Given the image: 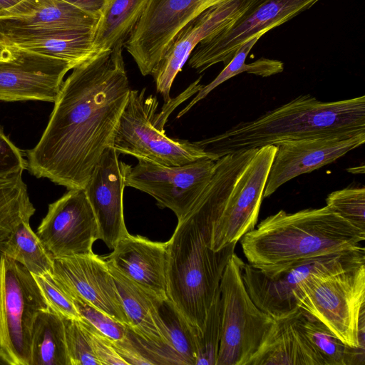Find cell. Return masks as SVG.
I'll return each mask as SVG.
<instances>
[{
  "label": "cell",
  "mask_w": 365,
  "mask_h": 365,
  "mask_svg": "<svg viewBox=\"0 0 365 365\" xmlns=\"http://www.w3.org/2000/svg\"><path fill=\"white\" fill-rule=\"evenodd\" d=\"M124 43L73 68L54 101L39 141L26 151V168L68 190L84 188L115 134L130 88Z\"/></svg>",
  "instance_id": "cell-1"
},
{
  "label": "cell",
  "mask_w": 365,
  "mask_h": 365,
  "mask_svg": "<svg viewBox=\"0 0 365 365\" xmlns=\"http://www.w3.org/2000/svg\"><path fill=\"white\" fill-rule=\"evenodd\" d=\"M240 240L247 263L270 276L303 261L356 248L365 231L326 205L293 213L279 210Z\"/></svg>",
  "instance_id": "cell-2"
},
{
  "label": "cell",
  "mask_w": 365,
  "mask_h": 365,
  "mask_svg": "<svg viewBox=\"0 0 365 365\" xmlns=\"http://www.w3.org/2000/svg\"><path fill=\"white\" fill-rule=\"evenodd\" d=\"M361 133H365L364 95L324 102L302 94L253 120L238 123L198 142L205 150L221 158L286 140Z\"/></svg>",
  "instance_id": "cell-3"
},
{
  "label": "cell",
  "mask_w": 365,
  "mask_h": 365,
  "mask_svg": "<svg viewBox=\"0 0 365 365\" xmlns=\"http://www.w3.org/2000/svg\"><path fill=\"white\" fill-rule=\"evenodd\" d=\"M212 221L197 206L167 242V297L189 324L202 332L208 310L237 243L210 247Z\"/></svg>",
  "instance_id": "cell-4"
},
{
  "label": "cell",
  "mask_w": 365,
  "mask_h": 365,
  "mask_svg": "<svg viewBox=\"0 0 365 365\" xmlns=\"http://www.w3.org/2000/svg\"><path fill=\"white\" fill-rule=\"evenodd\" d=\"M202 86L197 78L180 95L164 103L160 111L158 98L147 96L145 88L131 89L115 134L116 152L166 166H180L201 159L218 160L198 141L170 138L164 129L172 112Z\"/></svg>",
  "instance_id": "cell-5"
},
{
  "label": "cell",
  "mask_w": 365,
  "mask_h": 365,
  "mask_svg": "<svg viewBox=\"0 0 365 365\" xmlns=\"http://www.w3.org/2000/svg\"><path fill=\"white\" fill-rule=\"evenodd\" d=\"M293 294L299 308L327 326L346 345L360 347L359 323L365 316V264L311 275Z\"/></svg>",
  "instance_id": "cell-6"
},
{
  "label": "cell",
  "mask_w": 365,
  "mask_h": 365,
  "mask_svg": "<svg viewBox=\"0 0 365 365\" xmlns=\"http://www.w3.org/2000/svg\"><path fill=\"white\" fill-rule=\"evenodd\" d=\"M245 264L234 252L221 278V334L216 365H247L274 322L250 298L242 279Z\"/></svg>",
  "instance_id": "cell-7"
},
{
  "label": "cell",
  "mask_w": 365,
  "mask_h": 365,
  "mask_svg": "<svg viewBox=\"0 0 365 365\" xmlns=\"http://www.w3.org/2000/svg\"><path fill=\"white\" fill-rule=\"evenodd\" d=\"M48 307L34 275L0 256V347L14 365H30L31 340L38 313Z\"/></svg>",
  "instance_id": "cell-8"
},
{
  "label": "cell",
  "mask_w": 365,
  "mask_h": 365,
  "mask_svg": "<svg viewBox=\"0 0 365 365\" xmlns=\"http://www.w3.org/2000/svg\"><path fill=\"white\" fill-rule=\"evenodd\" d=\"M365 264L362 246L301 262L273 275L245 263L242 279L257 307L274 319L296 312L299 308L293 292L307 277L318 273L342 271Z\"/></svg>",
  "instance_id": "cell-9"
},
{
  "label": "cell",
  "mask_w": 365,
  "mask_h": 365,
  "mask_svg": "<svg viewBox=\"0 0 365 365\" xmlns=\"http://www.w3.org/2000/svg\"><path fill=\"white\" fill-rule=\"evenodd\" d=\"M319 1L252 0L233 24L200 41L188 64L199 73L220 62L226 66L244 43L257 35L263 36Z\"/></svg>",
  "instance_id": "cell-10"
},
{
  "label": "cell",
  "mask_w": 365,
  "mask_h": 365,
  "mask_svg": "<svg viewBox=\"0 0 365 365\" xmlns=\"http://www.w3.org/2000/svg\"><path fill=\"white\" fill-rule=\"evenodd\" d=\"M224 0H148L124 47L144 76L152 75L179 31Z\"/></svg>",
  "instance_id": "cell-11"
},
{
  "label": "cell",
  "mask_w": 365,
  "mask_h": 365,
  "mask_svg": "<svg viewBox=\"0 0 365 365\" xmlns=\"http://www.w3.org/2000/svg\"><path fill=\"white\" fill-rule=\"evenodd\" d=\"M215 161L201 159L180 166H166L138 160L135 166L124 163L125 185L148 193L158 207L168 208L182 220L208 183Z\"/></svg>",
  "instance_id": "cell-12"
},
{
  "label": "cell",
  "mask_w": 365,
  "mask_h": 365,
  "mask_svg": "<svg viewBox=\"0 0 365 365\" xmlns=\"http://www.w3.org/2000/svg\"><path fill=\"white\" fill-rule=\"evenodd\" d=\"M275 145L259 148L239 174L220 215L212 226L210 247L214 251L237 243L257 224Z\"/></svg>",
  "instance_id": "cell-13"
},
{
  "label": "cell",
  "mask_w": 365,
  "mask_h": 365,
  "mask_svg": "<svg viewBox=\"0 0 365 365\" xmlns=\"http://www.w3.org/2000/svg\"><path fill=\"white\" fill-rule=\"evenodd\" d=\"M36 234L53 258L93 252L99 229L84 188L68 190L51 203Z\"/></svg>",
  "instance_id": "cell-14"
},
{
  "label": "cell",
  "mask_w": 365,
  "mask_h": 365,
  "mask_svg": "<svg viewBox=\"0 0 365 365\" xmlns=\"http://www.w3.org/2000/svg\"><path fill=\"white\" fill-rule=\"evenodd\" d=\"M0 60V101H56L66 74L75 66L67 61L9 44Z\"/></svg>",
  "instance_id": "cell-15"
},
{
  "label": "cell",
  "mask_w": 365,
  "mask_h": 365,
  "mask_svg": "<svg viewBox=\"0 0 365 365\" xmlns=\"http://www.w3.org/2000/svg\"><path fill=\"white\" fill-rule=\"evenodd\" d=\"M51 274L71 298L86 301L129 327L105 258L94 252L53 258Z\"/></svg>",
  "instance_id": "cell-16"
},
{
  "label": "cell",
  "mask_w": 365,
  "mask_h": 365,
  "mask_svg": "<svg viewBox=\"0 0 365 365\" xmlns=\"http://www.w3.org/2000/svg\"><path fill=\"white\" fill-rule=\"evenodd\" d=\"M365 133L351 136H329L286 140L275 144L263 197H268L287 182L330 164L364 145Z\"/></svg>",
  "instance_id": "cell-17"
},
{
  "label": "cell",
  "mask_w": 365,
  "mask_h": 365,
  "mask_svg": "<svg viewBox=\"0 0 365 365\" xmlns=\"http://www.w3.org/2000/svg\"><path fill=\"white\" fill-rule=\"evenodd\" d=\"M252 1H222L205 10L179 31L151 75L164 103L171 99L173 83L197 44L233 24Z\"/></svg>",
  "instance_id": "cell-18"
},
{
  "label": "cell",
  "mask_w": 365,
  "mask_h": 365,
  "mask_svg": "<svg viewBox=\"0 0 365 365\" xmlns=\"http://www.w3.org/2000/svg\"><path fill=\"white\" fill-rule=\"evenodd\" d=\"M113 147L106 149L84 190L96 215L100 240L110 249L129 232L123 214L124 162Z\"/></svg>",
  "instance_id": "cell-19"
},
{
  "label": "cell",
  "mask_w": 365,
  "mask_h": 365,
  "mask_svg": "<svg viewBox=\"0 0 365 365\" xmlns=\"http://www.w3.org/2000/svg\"><path fill=\"white\" fill-rule=\"evenodd\" d=\"M118 272L160 298L167 297V242L129 233L105 257Z\"/></svg>",
  "instance_id": "cell-20"
},
{
  "label": "cell",
  "mask_w": 365,
  "mask_h": 365,
  "mask_svg": "<svg viewBox=\"0 0 365 365\" xmlns=\"http://www.w3.org/2000/svg\"><path fill=\"white\" fill-rule=\"evenodd\" d=\"M108 266L129 322L128 328L147 341L182 359L173 349L160 315L159 306L164 299L141 287L109 264Z\"/></svg>",
  "instance_id": "cell-21"
},
{
  "label": "cell",
  "mask_w": 365,
  "mask_h": 365,
  "mask_svg": "<svg viewBox=\"0 0 365 365\" xmlns=\"http://www.w3.org/2000/svg\"><path fill=\"white\" fill-rule=\"evenodd\" d=\"M98 20L63 0H41L31 16L0 20V33L8 38L88 30Z\"/></svg>",
  "instance_id": "cell-22"
},
{
  "label": "cell",
  "mask_w": 365,
  "mask_h": 365,
  "mask_svg": "<svg viewBox=\"0 0 365 365\" xmlns=\"http://www.w3.org/2000/svg\"><path fill=\"white\" fill-rule=\"evenodd\" d=\"M299 309L274 319L266 339L247 365H322L297 324Z\"/></svg>",
  "instance_id": "cell-23"
},
{
  "label": "cell",
  "mask_w": 365,
  "mask_h": 365,
  "mask_svg": "<svg viewBox=\"0 0 365 365\" xmlns=\"http://www.w3.org/2000/svg\"><path fill=\"white\" fill-rule=\"evenodd\" d=\"M94 29L4 38L9 44L63 59L75 66L93 55Z\"/></svg>",
  "instance_id": "cell-24"
},
{
  "label": "cell",
  "mask_w": 365,
  "mask_h": 365,
  "mask_svg": "<svg viewBox=\"0 0 365 365\" xmlns=\"http://www.w3.org/2000/svg\"><path fill=\"white\" fill-rule=\"evenodd\" d=\"M148 0H108L93 31L97 53L125 42L141 16Z\"/></svg>",
  "instance_id": "cell-25"
},
{
  "label": "cell",
  "mask_w": 365,
  "mask_h": 365,
  "mask_svg": "<svg viewBox=\"0 0 365 365\" xmlns=\"http://www.w3.org/2000/svg\"><path fill=\"white\" fill-rule=\"evenodd\" d=\"M30 365H71L63 318L49 307L38 313L34 323Z\"/></svg>",
  "instance_id": "cell-26"
},
{
  "label": "cell",
  "mask_w": 365,
  "mask_h": 365,
  "mask_svg": "<svg viewBox=\"0 0 365 365\" xmlns=\"http://www.w3.org/2000/svg\"><path fill=\"white\" fill-rule=\"evenodd\" d=\"M296 322L322 365H364V349L346 345L327 326L300 308Z\"/></svg>",
  "instance_id": "cell-27"
},
{
  "label": "cell",
  "mask_w": 365,
  "mask_h": 365,
  "mask_svg": "<svg viewBox=\"0 0 365 365\" xmlns=\"http://www.w3.org/2000/svg\"><path fill=\"white\" fill-rule=\"evenodd\" d=\"M0 252L24 266L33 275L51 272L53 257L29 221L20 222L4 240Z\"/></svg>",
  "instance_id": "cell-28"
},
{
  "label": "cell",
  "mask_w": 365,
  "mask_h": 365,
  "mask_svg": "<svg viewBox=\"0 0 365 365\" xmlns=\"http://www.w3.org/2000/svg\"><path fill=\"white\" fill-rule=\"evenodd\" d=\"M262 35H257L244 43L236 51L230 61L225 66L218 76L207 85H204L196 93L191 101L177 115L180 118L187 113L197 103L205 98L212 90L230 78L246 72L262 77H268L279 73L284 70L282 61L260 58L250 63H245V60L251 49Z\"/></svg>",
  "instance_id": "cell-29"
},
{
  "label": "cell",
  "mask_w": 365,
  "mask_h": 365,
  "mask_svg": "<svg viewBox=\"0 0 365 365\" xmlns=\"http://www.w3.org/2000/svg\"><path fill=\"white\" fill-rule=\"evenodd\" d=\"M23 172L0 178V240L5 239L22 221L29 222L35 212Z\"/></svg>",
  "instance_id": "cell-30"
},
{
  "label": "cell",
  "mask_w": 365,
  "mask_h": 365,
  "mask_svg": "<svg viewBox=\"0 0 365 365\" xmlns=\"http://www.w3.org/2000/svg\"><path fill=\"white\" fill-rule=\"evenodd\" d=\"M170 343L185 365H195L197 349L196 332L185 318L167 297L159 306Z\"/></svg>",
  "instance_id": "cell-31"
},
{
  "label": "cell",
  "mask_w": 365,
  "mask_h": 365,
  "mask_svg": "<svg viewBox=\"0 0 365 365\" xmlns=\"http://www.w3.org/2000/svg\"><path fill=\"white\" fill-rule=\"evenodd\" d=\"M112 341L118 353L128 365H185L179 356L147 341L129 328L123 339Z\"/></svg>",
  "instance_id": "cell-32"
},
{
  "label": "cell",
  "mask_w": 365,
  "mask_h": 365,
  "mask_svg": "<svg viewBox=\"0 0 365 365\" xmlns=\"http://www.w3.org/2000/svg\"><path fill=\"white\" fill-rule=\"evenodd\" d=\"M221 334L220 287L208 310L204 329L196 333L197 355L195 365H216Z\"/></svg>",
  "instance_id": "cell-33"
},
{
  "label": "cell",
  "mask_w": 365,
  "mask_h": 365,
  "mask_svg": "<svg viewBox=\"0 0 365 365\" xmlns=\"http://www.w3.org/2000/svg\"><path fill=\"white\" fill-rule=\"evenodd\" d=\"M327 206L354 226L365 231V188L346 187L326 198Z\"/></svg>",
  "instance_id": "cell-34"
},
{
  "label": "cell",
  "mask_w": 365,
  "mask_h": 365,
  "mask_svg": "<svg viewBox=\"0 0 365 365\" xmlns=\"http://www.w3.org/2000/svg\"><path fill=\"white\" fill-rule=\"evenodd\" d=\"M34 277L48 307L64 319H81L71 297L55 279L51 272Z\"/></svg>",
  "instance_id": "cell-35"
},
{
  "label": "cell",
  "mask_w": 365,
  "mask_h": 365,
  "mask_svg": "<svg viewBox=\"0 0 365 365\" xmlns=\"http://www.w3.org/2000/svg\"><path fill=\"white\" fill-rule=\"evenodd\" d=\"M66 342L71 365H101L79 320L64 319Z\"/></svg>",
  "instance_id": "cell-36"
},
{
  "label": "cell",
  "mask_w": 365,
  "mask_h": 365,
  "mask_svg": "<svg viewBox=\"0 0 365 365\" xmlns=\"http://www.w3.org/2000/svg\"><path fill=\"white\" fill-rule=\"evenodd\" d=\"M72 299L81 319L90 323L110 339L118 341L126 336L127 326L81 299L73 297Z\"/></svg>",
  "instance_id": "cell-37"
},
{
  "label": "cell",
  "mask_w": 365,
  "mask_h": 365,
  "mask_svg": "<svg viewBox=\"0 0 365 365\" xmlns=\"http://www.w3.org/2000/svg\"><path fill=\"white\" fill-rule=\"evenodd\" d=\"M90 340L93 352L101 365H128L114 347L113 341L88 322L79 319Z\"/></svg>",
  "instance_id": "cell-38"
},
{
  "label": "cell",
  "mask_w": 365,
  "mask_h": 365,
  "mask_svg": "<svg viewBox=\"0 0 365 365\" xmlns=\"http://www.w3.org/2000/svg\"><path fill=\"white\" fill-rule=\"evenodd\" d=\"M22 151L14 144L0 127V178L7 177L26 168Z\"/></svg>",
  "instance_id": "cell-39"
},
{
  "label": "cell",
  "mask_w": 365,
  "mask_h": 365,
  "mask_svg": "<svg viewBox=\"0 0 365 365\" xmlns=\"http://www.w3.org/2000/svg\"><path fill=\"white\" fill-rule=\"evenodd\" d=\"M41 0H0V20L32 15Z\"/></svg>",
  "instance_id": "cell-40"
},
{
  "label": "cell",
  "mask_w": 365,
  "mask_h": 365,
  "mask_svg": "<svg viewBox=\"0 0 365 365\" xmlns=\"http://www.w3.org/2000/svg\"><path fill=\"white\" fill-rule=\"evenodd\" d=\"M98 19L108 0H63Z\"/></svg>",
  "instance_id": "cell-41"
},
{
  "label": "cell",
  "mask_w": 365,
  "mask_h": 365,
  "mask_svg": "<svg viewBox=\"0 0 365 365\" xmlns=\"http://www.w3.org/2000/svg\"><path fill=\"white\" fill-rule=\"evenodd\" d=\"M10 54V46L0 33V60L7 58Z\"/></svg>",
  "instance_id": "cell-42"
},
{
  "label": "cell",
  "mask_w": 365,
  "mask_h": 365,
  "mask_svg": "<svg viewBox=\"0 0 365 365\" xmlns=\"http://www.w3.org/2000/svg\"><path fill=\"white\" fill-rule=\"evenodd\" d=\"M0 364L3 365H14V361L9 354L0 347Z\"/></svg>",
  "instance_id": "cell-43"
},
{
  "label": "cell",
  "mask_w": 365,
  "mask_h": 365,
  "mask_svg": "<svg viewBox=\"0 0 365 365\" xmlns=\"http://www.w3.org/2000/svg\"><path fill=\"white\" fill-rule=\"evenodd\" d=\"M364 170L365 166L364 164H362L361 165L359 166L349 168L346 169V171L352 174H364Z\"/></svg>",
  "instance_id": "cell-44"
}]
</instances>
